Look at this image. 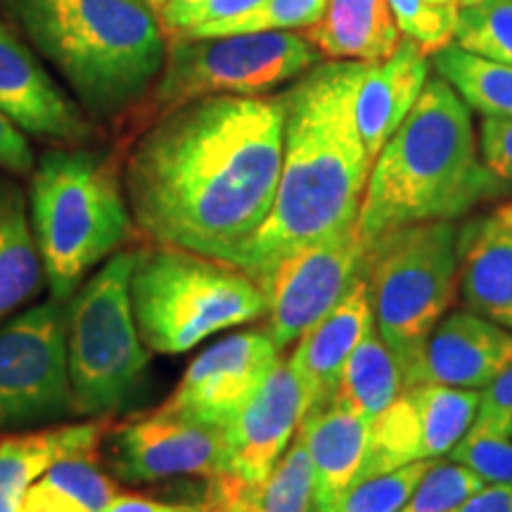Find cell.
I'll list each match as a JSON object with an SVG mask.
<instances>
[{"label":"cell","instance_id":"cell-1","mask_svg":"<svg viewBox=\"0 0 512 512\" xmlns=\"http://www.w3.org/2000/svg\"><path fill=\"white\" fill-rule=\"evenodd\" d=\"M283 150V98L183 102L128 152L124 192L133 226L155 245L235 266L273 207Z\"/></svg>","mask_w":512,"mask_h":512},{"label":"cell","instance_id":"cell-2","mask_svg":"<svg viewBox=\"0 0 512 512\" xmlns=\"http://www.w3.org/2000/svg\"><path fill=\"white\" fill-rule=\"evenodd\" d=\"M368 64L330 60L311 67L290 91L278 190L264 226L235 266L256 280L292 249L358 226L373 157L356 124V91Z\"/></svg>","mask_w":512,"mask_h":512},{"label":"cell","instance_id":"cell-3","mask_svg":"<svg viewBox=\"0 0 512 512\" xmlns=\"http://www.w3.org/2000/svg\"><path fill=\"white\" fill-rule=\"evenodd\" d=\"M503 190L479 159L470 107L434 76L373 162L358 228L370 242L413 223L453 221Z\"/></svg>","mask_w":512,"mask_h":512},{"label":"cell","instance_id":"cell-4","mask_svg":"<svg viewBox=\"0 0 512 512\" xmlns=\"http://www.w3.org/2000/svg\"><path fill=\"white\" fill-rule=\"evenodd\" d=\"M5 3L91 119L121 117L162 74L164 29L145 0Z\"/></svg>","mask_w":512,"mask_h":512},{"label":"cell","instance_id":"cell-5","mask_svg":"<svg viewBox=\"0 0 512 512\" xmlns=\"http://www.w3.org/2000/svg\"><path fill=\"white\" fill-rule=\"evenodd\" d=\"M29 221L50 297L69 302L131 235L124 178L81 145L48 150L31 171Z\"/></svg>","mask_w":512,"mask_h":512},{"label":"cell","instance_id":"cell-6","mask_svg":"<svg viewBox=\"0 0 512 512\" xmlns=\"http://www.w3.org/2000/svg\"><path fill=\"white\" fill-rule=\"evenodd\" d=\"M131 304L140 339L162 356L266 316L264 292L242 268L155 242L136 252Z\"/></svg>","mask_w":512,"mask_h":512},{"label":"cell","instance_id":"cell-7","mask_svg":"<svg viewBox=\"0 0 512 512\" xmlns=\"http://www.w3.org/2000/svg\"><path fill=\"white\" fill-rule=\"evenodd\" d=\"M458 226L427 221L368 242L366 278L375 328L394 351L403 389L418 384L420 358L458 290Z\"/></svg>","mask_w":512,"mask_h":512},{"label":"cell","instance_id":"cell-8","mask_svg":"<svg viewBox=\"0 0 512 512\" xmlns=\"http://www.w3.org/2000/svg\"><path fill=\"white\" fill-rule=\"evenodd\" d=\"M136 252L112 254L67 304V368L79 418L117 413L150 366L131 304Z\"/></svg>","mask_w":512,"mask_h":512},{"label":"cell","instance_id":"cell-9","mask_svg":"<svg viewBox=\"0 0 512 512\" xmlns=\"http://www.w3.org/2000/svg\"><path fill=\"white\" fill-rule=\"evenodd\" d=\"M320 62V50L294 31L183 36L166 46L155 86L159 110L209 95H266Z\"/></svg>","mask_w":512,"mask_h":512},{"label":"cell","instance_id":"cell-10","mask_svg":"<svg viewBox=\"0 0 512 512\" xmlns=\"http://www.w3.org/2000/svg\"><path fill=\"white\" fill-rule=\"evenodd\" d=\"M74 415L67 304L50 297L0 323V432H31Z\"/></svg>","mask_w":512,"mask_h":512},{"label":"cell","instance_id":"cell-11","mask_svg":"<svg viewBox=\"0 0 512 512\" xmlns=\"http://www.w3.org/2000/svg\"><path fill=\"white\" fill-rule=\"evenodd\" d=\"M368 242L354 226L280 256L256 278L266 299L268 335L280 351L311 330L366 275Z\"/></svg>","mask_w":512,"mask_h":512},{"label":"cell","instance_id":"cell-12","mask_svg":"<svg viewBox=\"0 0 512 512\" xmlns=\"http://www.w3.org/2000/svg\"><path fill=\"white\" fill-rule=\"evenodd\" d=\"M100 446L112 477L126 484L214 477L223 472L226 430L157 408L152 415L105 432Z\"/></svg>","mask_w":512,"mask_h":512},{"label":"cell","instance_id":"cell-13","mask_svg":"<svg viewBox=\"0 0 512 512\" xmlns=\"http://www.w3.org/2000/svg\"><path fill=\"white\" fill-rule=\"evenodd\" d=\"M278 363L280 349L268 330L235 332L202 351L159 408L226 430Z\"/></svg>","mask_w":512,"mask_h":512},{"label":"cell","instance_id":"cell-14","mask_svg":"<svg viewBox=\"0 0 512 512\" xmlns=\"http://www.w3.org/2000/svg\"><path fill=\"white\" fill-rule=\"evenodd\" d=\"M0 114L27 136L60 145H86L95 136L91 117L5 22H0Z\"/></svg>","mask_w":512,"mask_h":512},{"label":"cell","instance_id":"cell-15","mask_svg":"<svg viewBox=\"0 0 512 512\" xmlns=\"http://www.w3.org/2000/svg\"><path fill=\"white\" fill-rule=\"evenodd\" d=\"M309 413L306 392L290 361H280L259 392L226 427V460L221 475L261 482L287 451Z\"/></svg>","mask_w":512,"mask_h":512},{"label":"cell","instance_id":"cell-16","mask_svg":"<svg viewBox=\"0 0 512 512\" xmlns=\"http://www.w3.org/2000/svg\"><path fill=\"white\" fill-rule=\"evenodd\" d=\"M510 368L512 330L472 311H453L439 320L427 339L418 384L484 392Z\"/></svg>","mask_w":512,"mask_h":512},{"label":"cell","instance_id":"cell-17","mask_svg":"<svg viewBox=\"0 0 512 512\" xmlns=\"http://www.w3.org/2000/svg\"><path fill=\"white\" fill-rule=\"evenodd\" d=\"M375 328L368 278H358L330 313L299 337V347L287 358L306 392L309 413L330 406L344 363L363 335Z\"/></svg>","mask_w":512,"mask_h":512},{"label":"cell","instance_id":"cell-18","mask_svg":"<svg viewBox=\"0 0 512 512\" xmlns=\"http://www.w3.org/2000/svg\"><path fill=\"white\" fill-rule=\"evenodd\" d=\"M427 79V53L406 36L387 60L368 64L356 91V124L373 162L411 114Z\"/></svg>","mask_w":512,"mask_h":512},{"label":"cell","instance_id":"cell-19","mask_svg":"<svg viewBox=\"0 0 512 512\" xmlns=\"http://www.w3.org/2000/svg\"><path fill=\"white\" fill-rule=\"evenodd\" d=\"M458 285L467 309L512 330V223L479 216L458 228Z\"/></svg>","mask_w":512,"mask_h":512},{"label":"cell","instance_id":"cell-20","mask_svg":"<svg viewBox=\"0 0 512 512\" xmlns=\"http://www.w3.org/2000/svg\"><path fill=\"white\" fill-rule=\"evenodd\" d=\"M299 432L313 465L311 512H328L358 482L368 453L370 422L330 403L306 413Z\"/></svg>","mask_w":512,"mask_h":512},{"label":"cell","instance_id":"cell-21","mask_svg":"<svg viewBox=\"0 0 512 512\" xmlns=\"http://www.w3.org/2000/svg\"><path fill=\"white\" fill-rule=\"evenodd\" d=\"M105 432V420H91L0 441V512H19L29 486L57 460L98 453Z\"/></svg>","mask_w":512,"mask_h":512},{"label":"cell","instance_id":"cell-22","mask_svg":"<svg viewBox=\"0 0 512 512\" xmlns=\"http://www.w3.org/2000/svg\"><path fill=\"white\" fill-rule=\"evenodd\" d=\"M211 512H311L313 465L302 432L297 430L273 470L256 484L228 475L209 477Z\"/></svg>","mask_w":512,"mask_h":512},{"label":"cell","instance_id":"cell-23","mask_svg":"<svg viewBox=\"0 0 512 512\" xmlns=\"http://www.w3.org/2000/svg\"><path fill=\"white\" fill-rule=\"evenodd\" d=\"M304 36L320 55L366 64L387 60L403 38L389 0H328L323 17Z\"/></svg>","mask_w":512,"mask_h":512},{"label":"cell","instance_id":"cell-24","mask_svg":"<svg viewBox=\"0 0 512 512\" xmlns=\"http://www.w3.org/2000/svg\"><path fill=\"white\" fill-rule=\"evenodd\" d=\"M10 176L0 169V323L27 306L46 278L27 197Z\"/></svg>","mask_w":512,"mask_h":512},{"label":"cell","instance_id":"cell-25","mask_svg":"<svg viewBox=\"0 0 512 512\" xmlns=\"http://www.w3.org/2000/svg\"><path fill=\"white\" fill-rule=\"evenodd\" d=\"M403 394V375L394 351L377 328L368 330L351 351L339 375L332 406L373 422Z\"/></svg>","mask_w":512,"mask_h":512},{"label":"cell","instance_id":"cell-26","mask_svg":"<svg viewBox=\"0 0 512 512\" xmlns=\"http://www.w3.org/2000/svg\"><path fill=\"white\" fill-rule=\"evenodd\" d=\"M119 496L117 482L93 456H72L50 465L29 486L19 512H102Z\"/></svg>","mask_w":512,"mask_h":512},{"label":"cell","instance_id":"cell-27","mask_svg":"<svg viewBox=\"0 0 512 512\" xmlns=\"http://www.w3.org/2000/svg\"><path fill=\"white\" fill-rule=\"evenodd\" d=\"M441 79L453 86L470 110L484 117L512 119V67L458 48L456 43L432 55Z\"/></svg>","mask_w":512,"mask_h":512},{"label":"cell","instance_id":"cell-28","mask_svg":"<svg viewBox=\"0 0 512 512\" xmlns=\"http://www.w3.org/2000/svg\"><path fill=\"white\" fill-rule=\"evenodd\" d=\"M406 394L418 413L422 451L427 460L451 453V448L470 432L482 403V392L444 384H418L406 389Z\"/></svg>","mask_w":512,"mask_h":512},{"label":"cell","instance_id":"cell-29","mask_svg":"<svg viewBox=\"0 0 512 512\" xmlns=\"http://www.w3.org/2000/svg\"><path fill=\"white\" fill-rule=\"evenodd\" d=\"M418 460H427L425 451H422L420 420L408 394L403 392L392 406L384 408L370 422L368 453L358 482L389 475V472L418 463Z\"/></svg>","mask_w":512,"mask_h":512},{"label":"cell","instance_id":"cell-30","mask_svg":"<svg viewBox=\"0 0 512 512\" xmlns=\"http://www.w3.org/2000/svg\"><path fill=\"white\" fill-rule=\"evenodd\" d=\"M453 43L467 53L512 67V0H482L460 10Z\"/></svg>","mask_w":512,"mask_h":512},{"label":"cell","instance_id":"cell-31","mask_svg":"<svg viewBox=\"0 0 512 512\" xmlns=\"http://www.w3.org/2000/svg\"><path fill=\"white\" fill-rule=\"evenodd\" d=\"M484 484L470 467L453 460H434L399 512H451Z\"/></svg>","mask_w":512,"mask_h":512},{"label":"cell","instance_id":"cell-32","mask_svg":"<svg viewBox=\"0 0 512 512\" xmlns=\"http://www.w3.org/2000/svg\"><path fill=\"white\" fill-rule=\"evenodd\" d=\"M401 34L425 50L427 55L451 46L456 36L458 0H389Z\"/></svg>","mask_w":512,"mask_h":512},{"label":"cell","instance_id":"cell-33","mask_svg":"<svg viewBox=\"0 0 512 512\" xmlns=\"http://www.w3.org/2000/svg\"><path fill=\"white\" fill-rule=\"evenodd\" d=\"M264 0H164L159 5V24L164 31L183 36H209L223 24L245 17Z\"/></svg>","mask_w":512,"mask_h":512},{"label":"cell","instance_id":"cell-34","mask_svg":"<svg viewBox=\"0 0 512 512\" xmlns=\"http://www.w3.org/2000/svg\"><path fill=\"white\" fill-rule=\"evenodd\" d=\"M432 463L434 460H418L389 475L356 482L328 512H399Z\"/></svg>","mask_w":512,"mask_h":512},{"label":"cell","instance_id":"cell-35","mask_svg":"<svg viewBox=\"0 0 512 512\" xmlns=\"http://www.w3.org/2000/svg\"><path fill=\"white\" fill-rule=\"evenodd\" d=\"M328 0H264L249 15L214 29L209 36L252 34V31L309 29L323 17Z\"/></svg>","mask_w":512,"mask_h":512},{"label":"cell","instance_id":"cell-36","mask_svg":"<svg viewBox=\"0 0 512 512\" xmlns=\"http://www.w3.org/2000/svg\"><path fill=\"white\" fill-rule=\"evenodd\" d=\"M448 460L475 470L486 484H512V439L465 434Z\"/></svg>","mask_w":512,"mask_h":512},{"label":"cell","instance_id":"cell-37","mask_svg":"<svg viewBox=\"0 0 512 512\" xmlns=\"http://www.w3.org/2000/svg\"><path fill=\"white\" fill-rule=\"evenodd\" d=\"M467 434L512 439V368L484 389L477 418Z\"/></svg>","mask_w":512,"mask_h":512},{"label":"cell","instance_id":"cell-38","mask_svg":"<svg viewBox=\"0 0 512 512\" xmlns=\"http://www.w3.org/2000/svg\"><path fill=\"white\" fill-rule=\"evenodd\" d=\"M479 150L486 169L512 188V119L484 117L479 128Z\"/></svg>","mask_w":512,"mask_h":512},{"label":"cell","instance_id":"cell-39","mask_svg":"<svg viewBox=\"0 0 512 512\" xmlns=\"http://www.w3.org/2000/svg\"><path fill=\"white\" fill-rule=\"evenodd\" d=\"M36 166L34 147L27 133H22L0 114V169L12 176H29Z\"/></svg>","mask_w":512,"mask_h":512},{"label":"cell","instance_id":"cell-40","mask_svg":"<svg viewBox=\"0 0 512 512\" xmlns=\"http://www.w3.org/2000/svg\"><path fill=\"white\" fill-rule=\"evenodd\" d=\"M451 512H512V484H484Z\"/></svg>","mask_w":512,"mask_h":512},{"label":"cell","instance_id":"cell-41","mask_svg":"<svg viewBox=\"0 0 512 512\" xmlns=\"http://www.w3.org/2000/svg\"><path fill=\"white\" fill-rule=\"evenodd\" d=\"M102 512H169V505L157 503L152 501V498L136 496V494H128V496L119 494Z\"/></svg>","mask_w":512,"mask_h":512},{"label":"cell","instance_id":"cell-42","mask_svg":"<svg viewBox=\"0 0 512 512\" xmlns=\"http://www.w3.org/2000/svg\"><path fill=\"white\" fill-rule=\"evenodd\" d=\"M169 512H211L207 505H169Z\"/></svg>","mask_w":512,"mask_h":512},{"label":"cell","instance_id":"cell-43","mask_svg":"<svg viewBox=\"0 0 512 512\" xmlns=\"http://www.w3.org/2000/svg\"><path fill=\"white\" fill-rule=\"evenodd\" d=\"M496 214L503 216V219L508 221V223H512V204H508V207H501V209L496 211Z\"/></svg>","mask_w":512,"mask_h":512},{"label":"cell","instance_id":"cell-44","mask_svg":"<svg viewBox=\"0 0 512 512\" xmlns=\"http://www.w3.org/2000/svg\"><path fill=\"white\" fill-rule=\"evenodd\" d=\"M458 3H460V10H463V8H472V5L482 3V0H458Z\"/></svg>","mask_w":512,"mask_h":512},{"label":"cell","instance_id":"cell-45","mask_svg":"<svg viewBox=\"0 0 512 512\" xmlns=\"http://www.w3.org/2000/svg\"><path fill=\"white\" fill-rule=\"evenodd\" d=\"M145 3H150V5H157V8H159V5H162L164 0H145Z\"/></svg>","mask_w":512,"mask_h":512}]
</instances>
